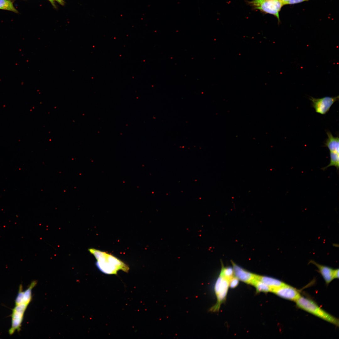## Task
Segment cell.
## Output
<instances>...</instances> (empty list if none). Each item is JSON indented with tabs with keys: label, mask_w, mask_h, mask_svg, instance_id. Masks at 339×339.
<instances>
[{
	"label": "cell",
	"mask_w": 339,
	"mask_h": 339,
	"mask_svg": "<svg viewBox=\"0 0 339 339\" xmlns=\"http://www.w3.org/2000/svg\"><path fill=\"white\" fill-rule=\"evenodd\" d=\"M271 292L282 298L295 302L301 296L297 289L287 284L272 289Z\"/></svg>",
	"instance_id": "cell-7"
},
{
	"label": "cell",
	"mask_w": 339,
	"mask_h": 339,
	"mask_svg": "<svg viewBox=\"0 0 339 339\" xmlns=\"http://www.w3.org/2000/svg\"><path fill=\"white\" fill-rule=\"evenodd\" d=\"M28 304L22 303L15 305L12 309L11 326L8 331L10 335L13 334L16 330L20 331L24 314Z\"/></svg>",
	"instance_id": "cell-6"
},
{
	"label": "cell",
	"mask_w": 339,
	"mask_h": 339,
	"mask_svg": "<svg viewBox=\"0 0 339 339\" xmlns=\"http://www.w3.org/2000/svg\"><path fill=\"white\" fill-rule=\"evenodd\" d=\"M295 302L299 308L338 326V319L321 308L312 300L301 296Z\"/></svg>",
	"instance_id": "cell-2"
},
{
	"label": "cell",
	"mask_w": 339,
	"mask_h": 339,
	"mask_svg": "<svg viewBox=\"0 0 339 339\" xmlns=\"http://www.w3.org/2000/svg\"><path fill=\"white\" fill-rule=\"evenodd\" d=\"M309 263L314 265L318 268L319 272L323 278L326 284H329L334 279L333 269L327 266L319 264L312 260L309 261Z\"/></svg>",
	"instance_id": "cell-10"
},
{
	"label": "cell",
	"mask_w": 339,
	"mask_h": 339,
	"mask_svg": "<svg viewBox=\"0 0 339 339\" xmlns=\"http://www.w3.org/2000/svg\"><path fill=\"white\" fill-rule=\"evenodd\" d=\"M333 277L334 279L337 278H339V269H334L333 271Z\"/></svg>",
	"instance_id": "cell-20"
},
{
	"label": "cell",
	"mask_w": 339,
	"mask_h": 339,
	"mask_svg": "<svg viewBox=\"0 0 339 339\" xmlns=\"http://www.w3.org/2000/svg\"><path fill=\"white\" fill-rule=\"evenodd\" d=\"M256 278L264 282L272 289L279 288L286 284L278 279L266 276L256 275Z\"/></svg>",
	"instance_id": "cell-12"
},
{
	"label": "cell",
	"mask_w": 339,
	"mask_h": 339,
	"mask_svg": "<svg viewBox=\"0 0 339 339\" xmlns=\"http://www.w3.org/2000/svg\"><path fill=\"white\" fill-rule=\"evenodd\" d=\"M229 287V280L220 274L214 287L217 302L210 309L209 311L216 312L219 311L221 304L226 300Z\"/></svg>",
	"instance_id": "cell-4"
},
{
	"label": "cell",
	"mask_w": 339,
	"mask_h": 339,
	"mask_svg": "<svg viewBox=\"0 0 339 339\" xmlns=\"http://www.w3.org/2000/svg\"><path fill=\"white\" fill-rule=\"evenodd\" d=\"M283 5H287L288 3L291 0H279Z\"/></svg>",
	"instance_id": "cell-21"
},
{
	"label": "cell",
	"mask_w": 339,
	"mask_h": 339,
	"mask_svg": "<svg viewBox=\"0 0 339 339\" xmlns=\"http://www.w3.org/2000/svg\"><path fill=\"white\" fill-rule=\"evenodd\" d=\"M309 0H291L288 3L287 5H293L302 3Z\"/></svg>",
	"instance_id": "cell-18"
},
{
	"label": "cell",
	"mask_w": 339,
	"mask_h": 339,
	"mask_svg": "<svg viewBox=\"0 0 339 339\" xmlns=\"http://www.w3.org/2000/svg\"><path fill=\"white\" fill-rule=\"evenodd\" d=\"M327 138L324 143V146L327 147L330 152H336L339 153V139L338 137L333 136L329 131L326 132Z\"/></svg>",
	"instance_id": "cell-11"
},
{
	"label": "cell",
	"mask_w": 339,
	"mask_h": 339,
	"mask_svg": "<svg viewBox=\"0 0 339 339\" xmlns=\"http://www.w3.org/2000/svg\"><path fill=\"white\" fill-rule=\"evenodd\" d=\"M94 256L97 261L96 266L104 274L116 275L120 270L127 272L129 270L127 265L111 254L97 250Z\"/></svg>",
	"instance_id": "cell-1"
},
{
	"label": "cell",
	"mask_w": 339,
	"mask_h": 339,
	"mask_svg": "<svg viewBox=\"0 0 339 339\" xmlns=\"http://www.w3.org/2000/svg\"><path fill=\"white\" fill-rule=\"evenodd\" d=\"M330 162L326 166L321 168L323 170H326L331 166L335 167L338 171L339 168V153L336 152H330Z\"/></svg>",
	"instance_id": "cell-14"
},
{
	"label": "cell",
	"mask_w": 339,
	"mask_h": 339,
	"mask_svg": "<svg viewBox=\"0 0 339 339\" xmlns=\"http://www.w3.org/2000/svg\"><path fill=\"white\" fill-rule=\"evenodd\" d=\"M0 9L8 10L16 13L18 12L10 0H0Z\"/></svg>",
	"instance_id": "cell-15"
},
{
	"label": "cell",
	"mask_w": 339,
	"mask_h": 339,
	"mask_svg": "<svg viewBox=\"0 0 339 339\" xmlns=\"http://www.w3.org/2000/svg\"><path fill=\"white\" fill-rule=\"evenodd\" d=\"M234 276L245 283L251 284L252 282L256 278V274L250 272L232 262Z\"/></svg>",
	"instance_id": "cell-8"
},
{
	"label": "cell",
	"mask_w": 339,
	"mask_h": 339,
	"mask_svg": "<svg viewBox=\"0 0 339 339\" xmlns=\"http://www.w3.org/2000/svg\"><path fill=\"white\" fill-rule=\"evenodd\" d=\"M35 284V282H33L24 291H23L22 285H20L18 295L15 299V305L23 303L29 304L31 299V290Z\"/></svg>",
	"instance_id": "cell-9"
},
{
	"label": "cell",
	"mask_w": 339,
	"mask_h": 339,
	"mask_svg": "<svg viewBox=\"0 0 339 339\" xmlns=\"http://www.w3.org/2000/svg\"><path fill=\"white\" fill-rule=\"evenodd\" d=\"M247 3L255 9L273 15L280 22L279 12L283 5L279 0H252Z\"/></svg>",
	"instance_id": "cell-3"
},
{
	"label": "cell",
	"mask_w": 339,
	"mask_h": 339,
	"mask_svg": "<svg viewBox=\"0 0 339 339\" xmlns=\"http://www.w3.org/2000/svg\"><path fill=\"white\" fill-rule=\"evenodd\" d=\"M251 285L255 287L257 293L261 292L267 293L271 292L272 289L269 287L256 278L252 282Z\"/></svg>",
	"instance_id": "cell-13"
},
{
	"label": "cell",
	"mask_w": 339,
	"mask_h": 339,
	"mask_svg": "<svg viewBox=\"0 0 339 339\" xmlns=\"http://www.w3.org/2000/svg\"><path fill=\"white\" fill-rule=\"evenodd\" d=\"M220 274L229 281L234 276L233 269L230 267L222 266Z\"/></svg>",
	"instance_id": "cell-16"
},
{
	"label": "cell",
	"mask_w": 339,
	"mask_h": 339,
	"mask_svg": "<svg viewBox=\"0 0 339 339\" xmlns=\"http://www.w3.org/2000/svg\"><path fill=\"white\" fill-rule=\"evenodd\" d=\"M239 281L238 279L234 276L229 281V287L232 288H236L239 284Z\"/></svg>",
	"instance_id": "cell-17"
},
{
	"label": "cell",
	"mask_w": 339,
	"mask_h": 339,
	"mask_svg": "<svg viewBox=\"0 0 339 339\" xmlns=\"http://www.w3.org/2000/svg\"><path fill=\"white\" fill-rule=\"evenodd\" d=\"M309 99L311 102L312 106L315 112L318 113L325 115L329 110L332 105L339 100V96L336 97L326 96L320 98L312 97Z\"/></svg>",
	"instance_id": "cell-5"
},
{
	"label": "cell",
	"mask_w": 339,
	"mask_h": 339,
	"mask_svg": "<svg viewBox=\"0 0 339 339\" xmlns=\"http://www.w3.org/2000/svg\"><path fill=\"white\" fill-rule=\"evenodd\" d=\"M51 3L53 6L55 7V2L56 1L58 2L59 3L62 5H63L64 4V2L63 0H48Z\"/></svg>",
	"instance_id": "cell-19"
}]
</instances>
